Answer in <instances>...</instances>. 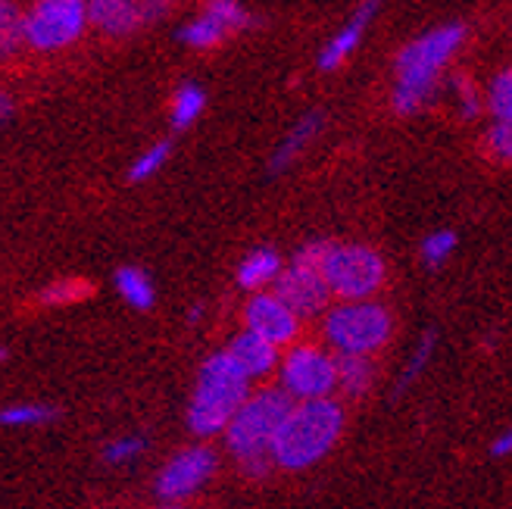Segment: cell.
Wrapping results in <instances>:
<instances>
[{
  "instance_id": "cell-24",
  "label": "cell",
  "mask_w": 512,
  "mask_h": 509,
  "mask_svg": "<svg viewBox=\"0 0 512 509\" xmlns=\"http://www.w3.org/2000/svg\"><path fill=\"white\" fill-rule=\"evenodd\" d=\"M91 294V285L79 282V278H60L47 291H41V303L44 307H57V303H79L82 297Z\"/></svg>"
},
{
  "instance_id": "cell-6",
  "label": "cell",
  "mask_w": 512,
  "mask_h": 509,
  "mask_svg": "<svg viewBox=\"0 0 512 509\" xmlns=\"http://www.w3.org/2000/svg\"><path fill=\"white\" fill-rule=\"evenodd\" d=\"M322 269L331 291L341 300H366L384 285V260L366 244L328 241Z\"/></svg>"
},
{
  "instance_id": "cell-19",
  "label": "cell",
  "mask_w": 512,
  "mask_h": 509,
  "mask_svg": "<svg viewBox=\"0 0 512 509\" xmlns=\"http://www.w3.org/2000/svg\"><path fill=\"white\" fill-rule=\"evenodd\" d=\"M116 291L122 294V300L128 303V307L135 310H150L153 307V285L144 269H135V266H122L116 272Z\"/></svg>"
},
{
  "instance_id": "cell-23",
  "label": "cell",
  "mask_w": 512,
  "mask_h": 509,
  "mask_svg": "<svg viewBox=\"0 0 512 509\" xmlns=\"http://www.w3.org/2000/svg\"><path fill=\"white\" fill-rule=\"evenodd\" d=\"M19 44H25V13H19L10 0H4L0 7V47L4 54H16Z\"/></svg>"
},
{
  "instance_id": "cell-8",
  "label": "cell",
  "mask_w": 512,
  "mask_h": 509,
  "mask_svg": "<svg viewBox=\"0 0 512 509\" xmlns=\"http://www.w3.org/2000/svg\"><path fill=\"white\" fill-rule=\"evenodd\" d=\"M88 22V0H35L25 13V44L35 50H63L79 41Z\"/></svg>"
},
{
  "instance_id": "cell-18",
  "label": "cell",
  "mask_w": 512,
  "mask_h": 509,
  "mask_svg": "<svg viewBox=\"0 0 512 509\" xmlns=\"http://www.w3.org/2000/svg\"><path fill=\"white\" fill-rule=\"evenodd\" d=\"M372 385V366L369 356L356 353H338V388L347 397H363Z\"/></svg>"
},
{
  "instance_id": "cell-21",
  "label": "cell",
  "mask_w": 512,
  "mask_h": 509,
  "mask_svg": "<svg viewBox=\"0 0 512 509\" xmlns=\"http://www.w3.org/2000/svg\"><path fill=\"white\" fill-rule=\"evenodd\" d=\"M57 416L60 413L47 403H16V406H7V410L0 413V422H4L7 428H38V425L54 422Z\"/></svg>"
},
{
  "instance_id": "cell-22",
  "label": "cell",
  "mask_w": 512,
  "mask_h": 509,
  "mask_svg": "<svg viewBox=\"0 0 512 509\" xmlns=\"http://www.w3.org/2000/svg\"><path fill=\"white\" fill-rule=\"evenodd\" d=\"M169 141H157V144H150L144 154H138L135 157V163L128 166V182H147V178H153L157 175L163 166H166V160H169Z\"/></svg>"
},
{
  "instance_id": "cell-16",
  "label": "cell",
  "mask_w": 512,
  "mask_h": 509,
  "mask_svg": "<svg viewBox=\"0 0 512 509\" xmlns=\"http://www.w3.org/2000/svg\"><path fill=\"white\" fill-rule=\"evenodd\" d=\"M319 129H322V116H319V113H306V116L294 125V129L285 135V141H281V144L275 147L272 163H269V172H272V175L285 172V169L303 154V147L319 135Z\"/></svg>"
},
{
  "instance_id": "cell-10",
  "label": "cell",
  "mask_w": 512,
  "mask_h": 509,
  "mask_svg": "<svg viewBox=\"0 0 512 509\" xmlns=\"http://www.w3.org/2000/svg\"><path fill=\"white\" fill-rule=\"evenodd\" d=\"M216 472V453L207 447H188L175 453L157 478V497L163 503H178L194 497Z\"/></svg>"
},
{
  "instance_id": "cell-28",
  "label": "cell",
  "mask_w": 512,
  "mask_h": 509,
  "mask_svg": "<svg viewBox=\"0 0 512 509\" xmlns=\"http://www.w3.org/2000/svg\"><path fill=\"white\" fill-rule=\"evenodd\" d=\"M147 450L144 438H116L104 447V463L110 466H122V463H132Z\"/></svg>"
},
{
  "instance_id": "cell-29",
  "label": "cell",
  "mask_w": 512,
  "mask_h": 509,
  "mask_svg": "<svg viewBox=\"0 0 512 509\" xmlns=\"http://www.w3.org/2000/svg\"><path fill=\"white\" fill-rule=\"evenodd\" d=\"M488 150L491 157L512 163V119H497V125L488 132Z\"/></svg>"
},
{
  "instance_id": "cell-14",
  "label": "cell",
  "mask_w": 512,
  "mask_h": 509,
  "mask_svg": "<svg viewBox=\"0 0 512 509\" xmlns=\"http://www.w3.org/2000/svg\"><path fill=\"white\" fill-rule=\"evenodd\" d=\"M228 353L235 356L238 366L250 375V378H269L278 369V344H272L269 338L256 335V332H241L232 344H228Z\"/></svg>"
},
{
  "instance_id": "cell-27",
  "label": "cell",
  "mask_w": 512,
  "mask_h": 509,
  "mask_svg": "<svg viewBox=\"0 0 512 509\" xmlns=\"http://www.w3.org/2000/svg\"><path fill=\"white\" fill-rule=\"evenodd\" d=\"M434 344H438V332H428L422 335V341H419V347H416V353H413V360L406 363V369H403V375H400V391L406 388V385H413L416 381V375L428 366V360H431V353H434Z\"/></svg>"
},
{
  "instance_id": "cell-2",
  "label": "cell",
  "mask_w": 512,
  "mask_h": 509,
  "mask_svg": "<svg viewBox=\"0 0 512 509\" xmlns=\"http://www.w3.org/2000/svg\"><path fill=\"white\" fill-rule=\"evenodd\" d=\"M250 381L253 378L238 366V360L228 350L213 353L200 366L188 406V428L197 438L225 435L228 422L235 419L241 403L250 397Z\"/></svg>"
},
{
  "instance_id": "cell-15",
  "label": "cell",
  "mask_w": 512,
  "mask_h": 509,
  "mask_svg": "<svg viewBox=\"0 0 512 509\" xmlns=\"http://www.w3.org/2000/svg\"><path fill=\"white\" fill-rule=\"evenodd\" d=\"M281 257L272 247H256L250 250L247 257L238 266V285L247 291H263L266 285H272L275 278L281 275Z\"/></svg>"
},
{
  "instance_id": "cell-4",
  "label": "cell",
  "mask_w": 512,
  "mask_h": 509,
  "mask_svg": "<svg viewBox=\"0 0 512 509\" xmlns=\"http://www.w3.org/2000/svg\"><path fill=\"white\" fill-rule=\"evenodd\" d=\"M463 38H466V25L450 22V25H441V29L425 32L422 38L409 41L400 50L397 88H394V110L400 116L416 113L425 104L431 88H434V79L444 72V66L459 50Z\"/></svg>"
},
{
  "instance_id": "cell-1",
  "label": "cell",
  "mask_w": 512,
  "mask_h": 509,
  "mask_svg": "<svg viewBox=\"0 0 512 509\" xmlns=\"http://www.w3.org/2000/svg\"><path fill=\"white\" fill-rule=\"evenodd\" d=\"M341 431H344V410L331 397L297 400L272 444V463L291 472L310 469L325 453H331V447L341 438Z\"/></svg>"
},
{
  "instance_id": "cell-30",
  "label": "cell",
  "mask_w": 512,
  "mask_h": 509,
  "mask_svg": "<svg viewBox=\"0 0 512 509\" xmlns=\"http://www.w3.org/2000/svg\"><path fill=\"white\" fill-rule=\"evenodd\" d=\"M459 94H463V113L466 116H475L478 113V94H475V88L466 82V79H459Z\"/></svg>"
},
{
  "instance_id": "cell-17",
  "label": "cell",
  "mask_w": 512,
  "mask_h": 509,
  "mask_svg": "<svg viewBox=\"0 0 512 509\" xmlns=\"http://www.w3.org/2000/svg\"><path fill=\"white\" fill-rule=\"evenodd\" d=\"M228 35H232V29L219 19V16H213L207 7H203V13L197 16V19H191L185 29H182V38L188 47H194V50H213V47H219Z\"/></svg>"
},
{
  "instance_id": "cell-9",
  "label": "cell",
  "mask_w": 512,
  "mask_h": 509,
  "mask_svg": "<svg viewBox=\"0 0 512 509\" xmlns=\"http://www.w3.org/2000/svg\"><path fill=\"white\" fill-rule=\"evenodd\" d=\"M278 385L294 400L331 397V391L338 388V356L310 344H297L278 363Z\"/></svg>"
},
{
  "instance_id": "cell-13",
  "label": "cell",
  "mask_w": 512,
  "mask_h": 509,
  "mask_svg": "<svg viewBox=\"0 0 512 509\" xmlns=\"http://www.w3.org/2000/svg\"><path fill=\"white\" fill-rule=\"evenodd\" d=\"M88 22L104 35H128L147 22L144 0H88Z\"/></svg>"
},
{
  "instance_id": "cell-11",
  "label": "cell",
  "mask_w": 512,
  "mask_h": 509,
  "mask_svg": "<svg viewBox=\"0 0 512 509\" xmlns=\"http://www.w3.org/2000/svg\"><path fill=\"white\" fill-rule=\"evenodd\" d=\"M244 328L250 332L269 338L272 344L285 347L297 338V328H300V313L291 307L285 297H278L275 291H256L247 307H244Z\"/></svg>"
},
{
  "instance_id": "cell-25",
  "label": "cell",
  "mask_w": 512,
  "mask_h": 509,
  "mask_svg": "<svg viewBox=\"0 0 512 509\" xmlns=\"http://www.w3.org/2000/svg\"><path fill=\"white\" fill-rule=\"evenodd\" d=\"M453 250H456V235L444 228V232H434L422 241V260L425 266H441L450 260Z\"/></svg>"
},
{
  "instance_id": "cell-26",
  "label": "cell",
  "mask_w": 512,
  "mask_h": 509,
  "mask_svg": "<svg viewBox=\"0 0 512 509\" xmlns=\"http://www.w3.org/2000/svg\"><path fill=\"white\" fill-rule=\"evenodd\" d=\"M488 104H491L494 119H512V69L500 72L494 79Z\"/></svg>"
},
{
  "instance_id": "cell-5",
  "label": "cell",
  "mask_w": 512,
  "mask_h": 509,
  "mask_svg": "<svg viewBox=\"0 0 512 509\" xmlns=\"http://www.w3.org/2000/svg\"><path fill=\"white\" fill-rule=\"evenodd\" d=\"M391 313L381 303L366 300H344L325 316V341L338 353L369 356L381 350L391 338Z\"/></svg>"
},
{
  "instance_id": "cell-3",
  "label": "cell",
  "mask_w": 512,
  "mask_h": 509,
  "mask_svg": "<svg viewBox=\"0 0 512 509\" xmlns=\"http://www.w3.org/2000/svg\"><path fill=\"white\" fill-rule=\"evenodd\" d=\"M294 406V397L285 388H260L253 391L235 419L225 428V447L235 453V460L244 463L250 475H263L266 463H272V444L278 438L281 425H285L288 413Z\"/></svg>"
},
{
  "instance_id": "cell-31",
  "label": "cell",
  "mask_w": 512,
  "mask_h": 509,
  "mask_svg": "<svg viewBox=\"0 0 512 509\" xmlns=\"http://www.w3.org/2000/svg\"><path fill=\"white\" fill-rule=\"evenodd\" d=\"M509 453H512V428H506L503 435L491 444V456H497V460L500 456H509Z\"/></svg>"
},
{
  "instance_id": "cell-12",
  "label": "cell",
  "mask_w": 512,
  "mask_h": 509,
  "mask_svg": "<svg viewBox=\"0 0 512 509\" xmlns=\"http://www.w3.org/2000/svg\"><path fill=\"white\" fill-rule=\"evenodd\" d=\"M375 13H378V0H363L360 10H356V13L344 22V29L322 47V54H319V69H322V72H335V69L353 54V50L360 47V41H363L366 29L372 25Z\"/></svg>"
},
{
  "instance_id": "cell-7",
  "label": "cell",
  "mask_w": 512,
  "mask_h": 509,
  "mask_svg": "<svg viewBox=\"0 0 512 509\" xmlns=\"http://www.w3.org/2000/svg\"><path fill=\"white\" fill-rule=\"evenodd\" d=\"M325 250H328V241L306 244L300 253H294V260L275 278V294L285 297L300 313V319L322 313L328 307V300L335 297V291H331L328 278H325V269H322Z\"/></svg>"
},
{
  "instance_id": "cell-20",
  "label": "cell",
  "mask_w": 512,
  "mask_h": 509,
  "mask_svg": "<svg viewBox=\"0 0 512 509\" xmlns=\"http://www.w3.org/2000/svg\"><path fill=\"white\" fill-rule=\"evenodd\" d=\"M203 104H207V94H203L200 85L185 82L172 97V129H188V125L203 113Z\"/></svg>"
}]
</instances>
